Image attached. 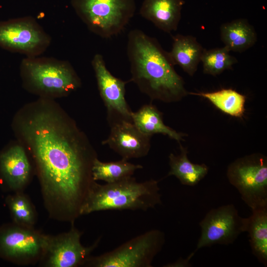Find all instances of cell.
<instances>
[{
  "mask_svg": "<svg viewBox=\"0 0 267 267\" xmlns=\"http://www.w3.org/2000/svg\"><path fill=\"white\" fill-rule=\"evenodd\" d=\"M81 235L73 227L57 236L45 235L43 253L46 256V265L52 267H74L85 264L100 238L91 246L85 247L80 241Z\"/></svg>",
  "mask_w": 267,
  "mask_h": 267,
  "instance_id": "11",
  "label": "cell"
},
{
  "mask_svg": "<svg viewBox=\"0 0 267 267\" xmlns=\"http://www.w3.org/2000/svg\"><path fill=\"white\" fill-rule=\"evenodd\" d=\"M44 236L29 227H11L0 234V249L10 258L32 259L43 253Z\"/></svg>",
  "mask_w": 267,
  "mask_h": 267,
  "instance_id": "13",
  "label": "cell"
},
{
  "mask_svg": "<svg viewBox=\"0 0 267 267\" xmlns=\"http://www.w3.org/2000/svg\"><path fill=\"white\" fill-rule=\"evenodd\" d=\"M132 121L142 133L150 136L154 134H162L180 144L186 135L166 125L163 122L162 113L152 104H145L137 111L133 112Z\"/></svg>",
  "mask_w": 267,
  "mask_h": 267,
  "instance_id": "18",
  "label": "cell"
},
{
  "mask_svg": "<svg viewBox=\"0 0 267 267\" xmlns=\"http://www.w3.org/2000/svg\"><path fill=\"white\" fill-rule=\"evenodd\" d=\"M184 3L182 0H144L139 13L158 29L170 34L178 29Z\"/></svg>",
  "mask_w": 267,
  "mask_h": 267,
  "instance_id": "15",
  "label": "cell"
},
{
  "mask_svg": "<svg viewBox=\"0 0 267 267\" xmlns=\"http://www.w3.org/2000/svg\"><path fill=\"white\" fill-rule=\"evenodd\" d=\"M180 153H171L169 156L170 171L167 176H174L183 185L194 186L207 174L209 168L204 164L191 162L187 157V149L179 144Z\"/></svg>",
  "mask_w": 267,
  "mask_h": 267,
  "instance_id": "19",
  "label": "cell"
},
{
  "mask_svg": "<svg viewBox=\"0 0 267 267\" xmlns=\"http://www.w3.org/2000/svg\"><path fill=\"white\" fill-rule=\"evenodd\" d=\"M172 39V48L168 53L173 63L179 66L189 76H193L204 48L195 37L190 35L177 34L173 36Z\"/></svg>",
  "mask_w": 267,
  "mask_h": 267,
  "instance_id": "16",
  "label": "cell"
},
{
  "mask_svg": "<svg viewBox=\"0 0 267 267\" xmlns=\"http://www.w3.org/2000/svg\"><path fill=\"white\" fill-rule=\"evenodd\" d=\"M8 204L14 221L30 227L34 222L35 214L29 200L21 194L9 198Z\"/></svg>",
  "mask_w": 267,
  "mask_h": 267,
  "instance_id": "24",
  "label": "cell"
},
{
  "mask_svg": "<svg viewBox=\"0 0 267 267\" xmlns=\"http://www.w3.org/2000/svg\"><path fill=\"white\" fill-rule=\"evenodd\" d=\"M109 125V134L102 144L107 145L122 159L127 160L148 154L151 136L142 133L133 122L119 120Z\"/></svg>",
  "mask_w": 267,
  "mask_h": 267,
  "instance_id": "12",
  "label": "cell"
},
{
  "mask_svg": "<svg viewBox=\"0 0 267 267\" xmlns=\"http://www.w3.org/2000/svg\"><path fill=\"white\" fill-rule=\"evenodd\" d=\"M221 39L229 51L243 52L254 45L257 34L247 20L237 19L220 27Z\"/></svg>",
  "mask_w": 267,
  "mask_h": 267,
  "instance_id": "17",
  "label": "cell"
},
{
  "mask_svg": "<svg viewBox=\"0 0 267 267\" xmlns=\"http://www.w3.org/2000/svg\"><path fill=\"white\" fill-rule=\"evenodd\" d=\"M30 173L31 166L21 144L8 145L0 151V175L10 188H22L28 181Z\"/></svg>",
  "mask_w": 267,
  "mask_h": 267,
  "instance_id": "14",
  "label": "cell"
},
{
  "mask_svg": "<svg viewBox=\"0 0 267 267\" xmlns=\"http://www.w3.org/2000/svg\"><path fill=\"white\" fill-rule=\"evenodd\" d=\"M71 4L89 30L106 39L120 33L135 10L134 0H72Z\"/></svg>",
  "mask_w": 267,
  "mask_h": 267,
  "instance_id": "5",
  "label": "cell"
},
{
  "mask_svg": "<svg viewBox=\"0 0 267 267\" xmlns=\"http://www.w3.org/2000/svg\"><path fill=\"white\" fill-rule=\"evenodd\" d=\"M127 55L130 81L151 100L175 102L189 94L168 52L155 38L139 29L131 30L128 34Z\"/></svg>",
  "mask_w": 267,
  "mask_h": 267,
  "instance_id": "2",
  "label": "cell"
},
{
  "mask_svg": "<svg viewBox=\"0 0 267 267\" xmlns=\"http://www.w3.org/2000/svg\"><path fill=\"white\" fill-rule=\"evenodd\" d=\"M229 51L224 46L208 50L204 49L201 59L204 73L216 76L225 70L231 69L238 61L229 54Z\"/></svg>",
  "mask_w": 267,
  "mask_h": 267,
  "instance_id": "23",
  "label": "cell"
},
{
  "mask_svg": "<svg viewBox=\"0 0 267 267\" xmlns=\"http://www.w3.org/2000/svg\"><path fill=\"white\" fill-rule=\"evenodd\" d=\"M208 99L218 109L233 117L241 118L245 112L246 96L231 89L212 92H189Z\"/></svg>",
  "mask_w": 267,
  "mask_h": 267,
  "instance_id": "21",
  "label": "cell"
},
{
  "mask_svg": "<svg viewBox=\"0 0 267 267\" xmlns=\"http://www.w3.org/2000/svg\"><path fill=\"white\" fill-rule=\"evenodd\" d=\"M25 88L50 98L66 96L80 87V78L67 61L45 57H26L20 65Z\"/></svg>",
  "mask_w": 267,
  "mask_h": 267,
  "instance_id": "4",
  "label": "cell"
},
{
  "mask_svg": "<svg viewBox=\"0 0 267 267\" xmlns=\"http://www.w3.org/2000/svg\"><path fill=\"white\" fill-rule=\"evenodd\" d=\"M248 218L246 231L253 255L265 266L267 265V206L252 210Z\"/></svg>",
  "mask_w": 267,
  "mask_h": 267,
  "instance_id": "20",
  "label": "cell"
},
{
  "mask_svg": "<svg viewBox=\"0 0 267 267\" xmlns=\"http://www.w3.org/2000/svg\"><path fill=\"white\" fill-rule=\"evenodd\" d=\"M51 38L36 20L24 17L0 22V47L26 57L38 56L44 52Z\"/></svg>",
  "mask_w": 267,
  "mask_h": 267,
  "instance_id": "8",
  "label": "cell"
},
{
  "mask_svg": "<svg viewBox=\"0 0 267 267\" xmlns=\"http://www.w3.org/2000/svg\"><path fill=\"white\" fill-rule=\"evenodd\" d=\"M162 204L158 181L138 182L133 176L113 183L95 182L81 206L79 214L107 210L145 211Z\"/></svg>",
  "mask_w": 267,
  "mask_h": 267,
  "instance_id": "3",
  "label": "cell"
},
{
  "mask_svg": "<svg viewBox=\"0 0 267 267\" xmlns=\"http://www.w3.org/2000/svg\"><path fill=\"white\" fill-rule=\"evenodd\" d=\"M91 65L94 71L100 96L106 108L109 125L119 120L132 121V113L125 98L126 85L108 70L103 56H93Z\"/></svg>",
  "mask_w": 267,
  "mask_h": 267,
  "instance_id": "10",
  "label": "cell"
},
{
  "mask_svg": "<svg viewBox=\"0 0 267 267\" xmlns=\"http://www.w3.org/2000/svg\"><path fill=\"white\" fill-rule=\"evenodd\" d=\"M229 182L251 209L267 206V159L260 153L239 158L229 165Z\"/></svg>",
  "mask_w": 267,
  "mask_h": 267,
  "instance_id": "7",
  "label": "cell"
},
{
  "mask_svg": "<svg viewBox=\"0 0 267 267\" xmlns=\"http://www.w3.org/2000/svg\"><path fill=\"white\" fill-rule=\"evenodd\" d=\"M142 168V165L131 163L124 159L103 162L96 158L93 162L91 173L94 181L103 180L109 183L133 176L136 170Z\"/></svg>",
  "mask_w": 267,
  "mask_h": 267,
  "instance_id": "22",
  "label": "cell"
},
{
  "mask_svg": "<svg viewBox=\"0 0 267 267\" xmlns=\"http://www.w3.org/2000/svg\"><path fill=\"white\" fill-rule=\"evenodd\" d=\"M247 224L248 218L241 217L233 204L211 210L199 223L201 235L195 251L214 244H232L246 231Z\"/></svg>",
  "mask_w": 267,
  "mask_h": 267,
  "instance_id": "9",
  "label": "cell"
},
{
  "mask_svg": "<svg viewBox=\"0 0 267 267\" xmlns=\"http://www.w3.org/2000/svg\"><path fill=\"white\" fill-rule=\"evenodd\" d=\"M53 105L44 97L29 104L12 127L33 156L45 195L74 219L96 182L91 168L97 157L75 122Z\"/></svg>",
  "mask_w": 267,
  "mask_h": 267,
  "instance_id": "1",
  "label": "cell"
},
{
  "mask_svg": "<svg viewBox=\"0 0 267 267\" xmlns=\"http://www.w3.org/2000/svg\"><path fill=\"white\" fill-rule=\"evenodd\" d=\"M165 242L164 232L150 230L110 251L89 257L85 264L93 267H151Z\"/></svg>",
  "mask_w": 267,
  "mask_h": 267,
  "instance_id": "6",
  "label": "cell"
}]
</instances>
